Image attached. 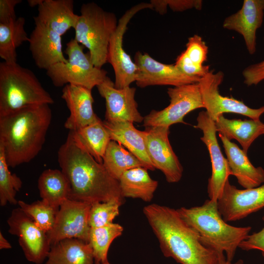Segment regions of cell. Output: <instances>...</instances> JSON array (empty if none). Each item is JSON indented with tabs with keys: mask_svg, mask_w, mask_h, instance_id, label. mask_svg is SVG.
Wrapping results in <instances>:
<instances>
[{
	"mask_svg": "<svg viewBox=\"0 0 264 264\" xmlns=\"http://www.w3.org/2000/svg\"><path fill=\"white\" fill-rule=\"evenodd\" d=\"M58 161L69 185V199L92 204L116 200L124 203L119 183L81 148L68 133L58 151Z\"/></svg>",
	"mask_w": 264,
	"mask_h": 264,
	"instance_id": "1",
	"label": "cell"
},
{
	"mask_svg": "<svg viewBox=\"0 0 264 264\" xmlns=\"http://www.w3.org/2000/svg\"><path fill=\"white\" fill-rule=\"evenodd\" d=\"M143 212L165 257L180 264H218L217 253L201 243L177 210L153 203L145 206Z\"/></svg>",
	"mask_w": 264,
	"mask_h": 264,
	"instance_id": "2",
	"label": "cell"
},
{
	"mask_svg": "<svg viewBox=\"0 0 264 264\" xmlns=\"http://www.w3.org/2000/svg\"><path fill=\"white\" fill-rule=\"evenodd\" d=\"M49 105L28 106L0 117V145L9 167L31 161L42 150L52 119Z\"/></svg>",
	"mask_w": 264,
	"mask_h": 264,
	"instance_id": "3",
	"label": "cell"
},
{
	"mask_svg": "<svg viewBox=\"0 0 264 264\" xmlns=\"http://www.w3.org/2000/svg\"><path fill=\"white\" fill-rule=\"evenodd\" d=\"M182 219L199 235L201 243L232 262L240 244L249 235L251 227L227 223L219 211L217 201L207 199L199 206L176 209Z\"/></svg>",
	"mask_w": 264,
	"mask_h": 264,
	"instance_id": "4",
	"label": "cell"
},
{
	"mask_svg": "<svg viewBox=\"0 0 264 264\" xmlns=\"http://www.w3.org/2000/svg\"><path fill=\"white\" fill-rule=\"evenodd\" d=\"M53 103L33 71L17 63H0V117L26 107Z\"/></svg>",
	"mask_w": 264,
	"mask_h": 264,
	"instance_id": "5",
	"label": "cell"
},
{
	"mask_svg": "<svg viewBox=\"0 0 264 264\" xmlns=\"http://www.w3.org/2000/svg\"><path fill=\"white\" fill-rule=\"evenodd\" d=\"M116 15L94 2L84 3L75 31L74 39L88 50L91 60L98 68L107 63L110 38L118 24Z\"/></svg>",
	"mask_w": 264,
	"mask_h": 264,
	"instance_id": "6",
	"label": "cell"
},
{
	"mask_svg": "<svg viewBox=\"0 0 264 264\" xmlns=\"http://www.w3.org/2000/svg\"><path fill=\"white\" fill-rule=\"evenodd\" d=\"M66 46L65 53L68 57L67 62L56 64L46 70L54 86L60 87L71 84L92 90L108 77L105 70L94 66L88 52L85 53L84 46L74 39Z\"/></svg>",
	"mask_w": 264,
	"mask_h": 264,
	"instance_id": "7",
	"label": "cell"
},
{
	"mask_svg": "<svg viewBox=\"0 0 264 264\" xmlns=\"http://www.w3.org/2000/svg\"><path fill=\"white\" fill-rule=\"evenodd\" d=\"M169 105L160 110H152L144 117L146 127H165L176 123L186 124L184 117L198 109L204 108L199 85L198 83L169 88Z\"/></svg>",
	"mask_w": 264,
	"mask_h": 264,
	"instance_id": "8",
	"label": "cell"
},
{
	"mask_svg": "<svg viewBox=\"0 0 264 264\" xmlns=\"http://www.w3.org/2000/svg\"><path fill=\"white\" fill-rule=\"evenodd\" d=\"M224 78L221 71H210L201 77L198 84L206 111L215 122L224 113H234L248 117L250 119L260 120L264 113V106L253 109L246 105L242 101L233 97L221 95L219 86Z\"/></svg>",
	"mask_w": 264,
	"mask_h": 264,
	"instance_id": "9",
	"label": "cell"
},
{
	"mask_svg": "<svg viewBox=\"0 0 264 264\" xmlns=\"http://www.w3.org/2000/svg\"><path fill=\"white\" fill-rule=\"evenodd\" d=\"M145 9H153L150 2H141L127 10L119 20L117 26L110 38L107 60L114 70V85L116 88L129 87L135 81L137 68L125 51L123 41L130 20L137 12Z\"/></svg>",
	"mask_w": 264,
	"mask_h": 264,
	"instance_id": "10",
	"label": "cell"
},
{
	"mask_svg": "<svg viewBox=\"0 0 264 264\" xmlns=\"http://www.w3.org/2000/svg\"><path fill=\"white\" fill-rule=\"evenodd\" d=\"M7 223L8 232L19 237V243L26 260L35 264L43 263L51 248L47 233L19 207L12 210Z\"/></svg>",
	"mask_w": 264,
	"mask_h": 264,
	"instance_id": "11",
	"label": "cell"
},
{
	"mask_svg": "<svg viewBox=\"0 0 264 264\" xmlns=\"http://www.w3.org/2000/svg\"><path fill=\"white\" fill-rule=\"evenodd\" d=\"M91 204L67 199L60 206L52 228L47 233L51 246L66 239L88 242V219Z\"/></svg>",
	"mask_w": 264,
	"mask_h": 264,
	"instance_id": "12",
	"label": "cell"
},
{
	"mask_svg": "<svg viewBox=\"0 0 264 264\" xmlns=\"http://www.w3.org/2000/svg\"><path fill=\"white\" fill-rule=\"evenodd\" d=\"M196 128L201 130V140L208 150L212 165V174L208 180L207 192L210 200L217 201L228 177L232 175L226 158L223 156L218 142L215 122L206 111L198 113Z\"/></svg>",
	"mask_w": 264,
	"mask_h": 264,
	"instance_id": "13",
	"label": "cell"
},
{
	"mask_svg": "<svg viewBox=\"0 0 264 264\" xmlns=\"http://www.w3.org/2000/svg\"><path fill=\"white\" fill-rule=\"evenodd\" d=\"M133 61L137 68L135 82L141 88L151 86L179 87L198 83L201 78L187 75L175 64L161 63L146 53L137 52Z\"/></svg>",
	"mask_w": 264,
	"mask_h": 264,
	"instance_id": "14",
	"label": "cell"
},
{
	"mask_svg": "<svg viewBox=\"0 0 264 264\" xmlns=\"http://www.w3.org/2000/svg\"><path fill=\"white\" fill-rule=\"evenodd\" d=\"M217 205L226 222L243 219L264 207V184L241 190L227 180Z\"/></svg>",
	"mask_w": 264,
	"mask_h": 264,
	"instance_id": "15",
	"label": "cell"
},
{
	"mask_svg": "<svg viewBox=\"0 0 264 264\" xmlns=\"http://www.w3.org/2000/svg\"><path fill=\"white\" fill-rule=\"evenodd\" d=\"M145 131L147 153L154 168L163 173L168 182H178L183 168L169 142V128L151 127Z\"/></svg>",
	"mask_w": 264,
	"mask_h": 264,
	"instance_id": "16",
	"label": "cell"
},
{
	"mask_svg": "<svg viewBox=\"0 0 264 264\" xmlns=\"http://www.w3.org/2000/svg\"><path fill=\"white\" fill-rule=\"evenodd\" d=\"M96 87L100 95L105 100V121H128L133 123L143 121L144 117L139 112L135 99V88L129 86L116 88L109 77Z\"/></svg>",
	"mask_w": 264,
	"mask_h": 264,
	"instance_id": "17",
	"label": "cell"
},
{
	"mask_svg": "<svg viewBox=\"0 0 264 264\" xmlns=\"http://www.w3.org/2000/svg\"><path fill=\"white\" fill-rule=\"evenodd\" d=\"M34 22L35 27L28 42L36 66L47 70L56 64L67 63L63 53L62 36L38 21Z\"/></svg>",
	"mask_w": 264,
	"mask_h": 264,
	"instance_id": "18",
	"label": "cell"
},
{
	"mask_svg": "<svg viewBox=\"0 0 264 264\" xmlns=\"http://www.w3.org/2000/svg\"><path fill=\"white\" fill-rule=\"evenodd\" d=\"M264 16V0H244L240 10L225 18L222 27L241 34L248 53L253 55L256 50V32Z\"/></svg>",
	"mask_w": 264,
	"mask_h": 264,
	"instance_id": "19",
	"label": "cell"
},
{
	"mask_svg": "<svg viewBox=\"0 0 264 264\" xmlns=\"http://www.w3.org/2000/svg\"><path fill=\"white\" fill-rule=\"evenodd\" d=\"M91 91L77 85L68 84L64 86L61 97L70 112L64 127L69 131L78 130L100 119L93 110Z\"/></svg>",
	"mask_w": 264,
	"mask_h": 264,
	"instance_id": "20",
	"label": "cell"
},
{
	"mask_svg": "<svg viewBox=\"0 0 264 264\" xmlns=\"http://www.w3.org/2000/svg\"><path fill=\"white\" fill-rule=\"evenodd\" d=\"M223 144L232 175L245 189L258 187L264 182V170L252 165L247 153L224 135L219 134Z\"/></svg>",
	"mask_w": 264,
	"mask_h": 264,
	"instance_id": "21",
	"label": "cell"
},
{
	"mask_svg": "<svg viewBox=\"0 0 264 264\" xmlns=\"http://www.w3.org/2000/svg\"><path fill=\"white\" fill-rule=\"evenodd\" d=\"M38 11L33 19L61 36L75 28L79 17L74 12L73 0H43L38 7Z\"/></svg>",
	"mask_w": 264,
	"mask_h": 264,
	"instance_id": "22",
	"label": "cell"
},
{
	"mask_svg": "<svg viewBox=\"0 0 264 264\" xmlns=\"http://www.w3.org/2000/svg\"><path fill=\"white\" fill-rule=\"evenodd\" d=\"M103 123L111 140L127 148L144 164L147 169H155L147 153L145 131L136 129L133 123L128 121L109 122L105 120Z\"/></svg>",
	"mask_w": 264,
	"mask_h": 264,
	"instance_id": "23",
	"label": "cell"
},
{
	"mask_svg": "<svg viewBox=\"0 0 264 264\" xmlns=\"http://www.w3.org/2000/svg\"><path fill=\"white\" fill-rule=\"evenodd\" d=\"M215 125L217 132L229 140H236L246 153L255 139L264 132V123L260 120L230 119L222 115L215 121Z\"/></svg>",
	"mask_w": 264,
	"mask_h": 264,
	"instance_id": "24",
	"label": "cell"
},
{
	"mask_svg": "<svg viewBox=\"0 0 264 264\" xmlns=\"http://www.w3.org/2000/svg\"><path fill=\"white\" fill-rule=\"evenodd\" d=\"M92 249L88 242L71 238L51 246L45 264H94Z\"/></svg>",
	"mask_w": 264,
	"mask_h": 264,
	"instance_id": "25",
	"label": "cell"
},
{
	"mask_svg": "<svg viewBox=\"0 0 264 264\" xmlns=\"http://www.w3.org/2000/svg\"><path fill=\"white\" fill-rule=\"evenodd\" d=\"M146 168H134L124 173L118 180L124 198H139L151 201L158 186V182L152 179Z\"/></svg>",
	"mask_w": 264,
	"mask_h": 264,
	"instance_id": "26",
	"label": "cell"
},
{
	"mask_svg": "<svg viewBox=\"0 0 264 264\" xmlns=\"http://www.w3.org/2000/svg\"><path fill=\"white\" fill-rule=\"evenodd\" d=\"M75 142L90 154L98 162L103 159L111 140L103 121H98L75 131L68 132Z\"/></svg>",
	"mask_w": 264,
	"mask_h": 264,
	"instance_id": "27",
	"label": "cell"
},
{
	"mask_svg": "<svg viewBox=\"0 0 264 264\" xmlns=\"http://www.w3.org/2000/svg\"><path fill=\"white\" fill-rule=\"evenodd\" d=\"M38 188L42 199L59 209L68 199L69 182L61 170L48 169L44 170L38 180Z\"/></svg>",
	"mask_w": 264,
	"mask_h": 264,
	"instance_id": "28",
	"label": "cell"
},
{
	"mask_svg": "<svg viewBox=\"0 0 264 264\" xmlns=\"http://www.w3.org/2000/svg\"><path fill=\"white\" fill-rule=\"evenodd\" d=\"M25 23V18L19 17L9 23H0V57L4 62L17 63L16 49L28 42Z\"/></svg>",
	"mask_w": 264,
	"mask_h": 264,
	"instance_id": "29",
	"label": "cell"
},
{
	"mask_svg": "<svg viewBox=\"0 0 264 264\" xmlns=\"http://www.w3.org/2000/svg\"><path fill=\"white\" fill-rule=\"evenodd\" d=\"M103 165L118 181L122 175L129 170L139 167L145 168L136 156L113 140H111L108 145L103 157Z\"/></svg>",
	"mask_w": 264,
	"mask_h": 264,
	"instance_id": "30",
	"label": "cell"
},
{
	"mask_svg": "<svg viewBox=\"0 0 264 264\" xmlns=\"http://www.w3.org/2000/svg\"><path fill=\"white\" fill-rule=\"evenodd\" d=\"M123 227L115 223L90 229L88 243L92 249L94 264H103L108 262L109 248L113 240L121 236Z\"/></svg>",
	"mask_w": 264,
	"mask_h": 264,
	"instance_id": "31",
	"label": "cell"
},
{
	"mask_svg": "<svg viewBox=\"0 0 264 264\" xmlns=\"http://www.w3.org/2000/svg\"><path fill=\"white\" fill-rule=\"evenodd\" d=\"M18 204L44 231L47 233L52 228L59 209L52 206L43 199L30 204L22 200H18Z\"/></svg>",
	"mask_w": 264,
	"mask_h": 264,
	"instance_id": "32",
	"label": "cell"
},
{
	"mask_svg": "<svg viewBox=\"0 0 264 264\" xmlns=\"http://www.w3.org/2000/svg\"><path fill=\"white\" fill-rule=\"evenodd\" d=\"M4 156L3 147L0 145V205L4 206L7 203L18 204L16 193L22 187L21 179L12 174Z\"/></svg>",
	"mask_w": 264,
	"mask_h": 264,
	"instance_id": "33",
	"label": "cell"
},
{
	"mask_svg": "<svg viewBox=\"0 0 264 264\" xmlns=\"http://www.w3.org/2000/svg\"><path fill=\"white\" fill-rule=\"evenodd\" d=\"M122 204L116 200L92 203L88 219L90 228L102 227L113 223L114 219L119 215V208Z\"/></svg>",
	"mask_w": 264,
	"mask_h": 264,
	"instance_id": "34",
	"label": "cell"
},
{
	"mask_svg": "<svg viewBox=\"0 0 264 264\" xmlns=\"http://www.w3.org/2000/svg\"><path fill=\"white\" fill-rule=\"evenodd\" d=\"M184 50L190 59L195 64L202 66L207 60L208 47L202 38L197 34L188 39Z\"/></svg>",
	"mask_w": 264,
	"mask_h": 264,
	"instance_id": "35",
	"label": "cell"
},
{
	"mask_svg": "<svg viewBox=\"0 0 264 264\" xmlns=\"http://www.w3.org/2000/svg\"><path fill=\"white\" fill-rule=\"evenodd\" d=\"M175 65L183 73L191 76L201 78L210 71L209 66H200L195 64L184 51L178 56Z\"/></svg>",
	"mask_w": 264,
	"mask_h": 264,
	"instance_id": "36",
	"label": "cell"
},
{
	"mask_svg": "<svg viewBox=\"0 0 264 264\" xmlns=\"http://www.w3.org/2000/svg\"><path fill=\"white\" fill-rule=\"evenodd\" d=\"M242 74L246 85H258L264 80V60L247 66L243 70Z\"/></svg>",
	"mask_w": 264,
	"mask_h": 264,
	"instance_id": "37",
	"label": "cell"
},
{
	"mask_svg": "<svg viewBox=\"0 0 264 264\" xmlns=\"http://www.w3.org/2000/svg\"><path fill=\"white\" fill-rule=\"evenodd\" d=\"M263 220H264V216ZM239 247L245 251L259 250L264 257V226L259 232L249 234L240 244Z\"/></svg>",
	"mask_w": 264,
	"mask_h": 264,
	"instance_id": "38",
	"label": "cell"
},
{
	"mask_svg": "<svg viewBox=\"0 0 264 264\" xmlns=\"http://www.w3.org/2000/svg\"><path fill=\"white\" fill-rule=\"evenodd\" d=\"M21 0H0V23H8L16 20L15 8Z\"/></svg>",
	"mask_w": 264,
	"mask_h": 264,
	"instance_id": "39",
	"label": "cell"
},
{
	"mask_svg": "<svg viewBox=\"0 0 264 264\" xmlns=\"http://www.w3.org/2000/svg\"><path fill=\"white\" fill-rule=\"evenodd\" d=\"M166 4L174 12H182L195 8L200 10L202 7L201 0H165Z\"/></svg>",
	"mask_w": 264,
	"mask_h": 264,
	"instance_id": "40",
	"label": "cell"
},
{
	"mask_svg": "<svg viewBox=\"0 0 264 264\" xmlns=\"http://www.w3.org/2000/svg\"><path fill=\"white\" fill-rule=\"evenodd\" d=\"M12 247L11 244L0 232V249H8Z\"/></svg>",
	"mask_w": 264,
	"mask_h": 264,
	"instance_id": "41",
	"label": "cell"
},
{
	"mask_svg": "<svg viewBox=\"0 0 264 264\" xmlns=\"http://www.w3.org/2000/svg\"><path fill=\"white\" fill-rule=\"evenodd\" d=\"M218 264H243V261L242 260L240 259L235 263H232L227 260L225 255L223 254L219 256Z\"/></svg>",
	"mask_w": 264,
	"mask_h": 264,
	"instance_id": "42",
	"label": "cell"
},
{
	"mask_svg": "<svg viewBox=\"0 0 264 264\" xmlns=\"http://www.w3.org/2000/svg\"><path fill=\"white\" fill-rule=\"evenodd\" d=\"M43 0H28L27 1L30 7L38 6L43 2Z\"/></svg>",
	"mask_w": 264,
	"mask_h": 264,
	"instance_id": "43",
	"label": "cell"
},
{
	"mask_svg": "<svg viewBox=\"0 0 264 264\" xmlns=\"http://www.w3.org/2000/svg\"><path fill=\"white\" fill-rule=\"evenodd\" d=\"M111 264L109 262V261H108V262H107V263H104V264Z\"/></svg>",
	"mask_w": 264,
	"mask_h": 264,
	"instance_id": "44",
	"label": "cell"
},
{
	"mask_svg": "<svg viewBox=\"0 0 264 264\" xmlns=\"http://www.w3.org/2000/svg\"></svg>",
	"mask_w": 264,
	"mask_h": 264,
	"instance_id": "45",
	"label": "cell"
},
{
	"mask_svg": "<svg viewBox=\"0 0 264 264\" xmlns=\"http://www.w3.org/2000/svg\"></svg>",
	"mask_w": 264,
	"mask_h": 264,
	"instance_id": "46",
	"label": "cell"
}]
</instances>
